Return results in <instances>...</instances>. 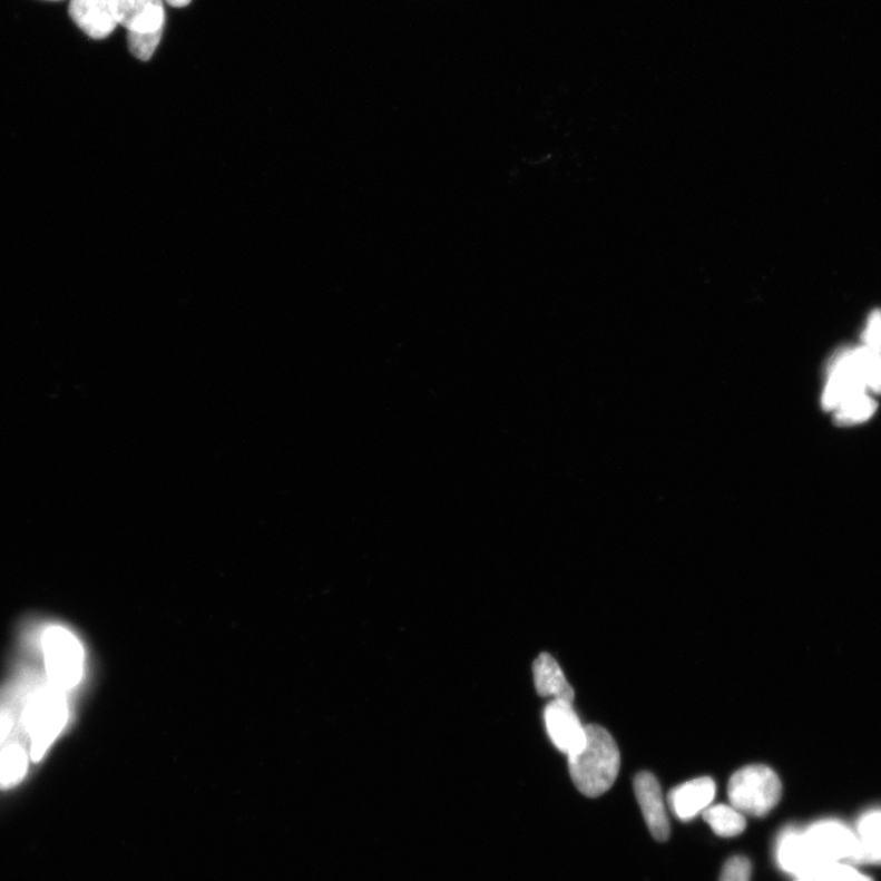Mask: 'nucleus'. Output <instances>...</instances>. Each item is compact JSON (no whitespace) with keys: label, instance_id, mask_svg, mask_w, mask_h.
<instances>
[{"label":"nucleus","instance_id":"nucleus-1","mask_svg":"<svg viewBox=\"0 0 881 881\" xmlns=\"http://www.w3.org/2000/svg\"><path fill=\"white\" fill-rule=\"evenodd\" d=\"M570 777L585 796L595 799L609 791L618 776L620 754L610 732L587 726L585 747L568 756Z\"/></svg>","mask_w":881,"mask_h":881},{"label":"nucleus","instance_id":"nucleus-2","mask_svg":"<svg viewBox=\"0 0 881 881\" xmlns=\"http://www.w3.org/2000/svg\"><path fill=\"white\" fill-rule=\"evenodd\" d=\"M22 722L31 737V760L40 762L69 722L67 693L52 685L37 688L28 698Z\"/></svg>","mask_w":881,"mask_h":881},{"label":"nucleus","instance_id":"nucleus-3","mask_svg":"<svg viewBox=\"0 0 881 881\" xmlns=\"http://www.w3.org/2000/svg\"><path fill=\"white\" fill-rule=\"evenodd\" d=\"M781 794L780 777L765 765L744 766L730 779V804L744 815H767L779 804Z\"/></svg>","mask_w":881,"mask_h":881},{"label":"nucleus","instance_id":"nucleus-4","mask_svg":"<svg viewBox=\"0 0 881 881\" xmlns=\"http://www.w3.org/2000/svg\"><path fill=\"white\" fill-rule=\"evenodd\" d=\"M42 650L49 685L65 693L77 688L85 663L78 637L63 626H49L42 635Z\"/></svg>","mask_w":881,"mask_h":881},{"label":"nucleus","instance_id":"nucleus-5","mask_svg":"<svg viewBox=\"0 0 881 881\" xmlns=\"http://www.w3.org/2000/svg\"><path fill=\"white\" fill-rule=\"evenodd\" d=\"M806 841L823 862L850 861L858 843V834L836 819H823L803 830Z\"/></svg>","mask_w":881,"mask_h":881},{"label":"nucleus","instance_id":"nucleus-6","mask_svg":"<svg viewBox=\"0 0 881 881\" xmlns=\"http://www.w3.org/2000/svg\"><path fill=\"white\" fill-rule=\"evenodd\" d=\"M544 722L554 746L567 756L585 747L587 726L581 724L574 703L552 699L545 707Z\"/></svg>","mask_w":881,"mask_h":881},{"label":"nucleus","instance_id":"nucleus-7","mask_svg":"<svg viewBox=\"0 0 881 881\" xmlns=\"http://www.w3.org/2000/svg\"><path fill=\"white\" fill-rule=\"evenodd\" d=\"M775 859L781 870L796 879H810L818 865L823 863L816 858L803 830L796 826L781 831L776 840Z\"/></svg>","mask_w":881,"mask_h":881},{"label":"nucleus","instance_id":"nucleus-8","mask_svg":"<svg viewBox=\"0 0 881 881\" xmlns=\"http://www.w3.org/2000/svg\"><path fill=\"white\" fill-rule=\"evenodd\" d=\"M635 792L644 821L653 838L662 842L667 841L672 829H669L659 781L652 773H639L635 779Z\"/></svg>","mask_w":881,"mask_h":881},{"label":"nucleus","instance_id":"nucleus-9","mask_svg":"<svg viewBox=\"0 0 881 881\" xmlns=\"http://www.w3.org/2000/svg\"><path fill=\"white\" fill-rule=\"evenodd\" d=\"M116 20L128 32H154L165 29L163 0H110Z\"/></svg>","mask_w":881,"mask_h":881},{"label":"nucleus","instance_id":"nucleus-10","mask_svg":"<svg viewBox=\"0 0 881 881\" xmlns=\"http://www.w3.org/2000/svg\"><path fill=\"white\" fill-rule=\"evenodd\" d=\"M716 784L712 777H698L675 787L668 793V805L682 822L703 814L713 804Z\"/></svg>","mask_w":881,"mask_h":881},{"label":"nucleus","instance_id":"nucleus-11","mask_svg":"<svg viewBox=\"0 0 881 881\" xmlns=\"http://www.w3.org/2000/svg\"><path fill=\"white\" fill-rule=\"evenodd\" d=\"M69 16L94 40H104L117 28L110 0H71Z\"/></svg>","mask_w":881,"mask_h":881},{"label":"nucleus","instance_id":"nucleus-12","mask_svg":"<svg viewBox=\"0 0 881 881\" xmlns=\"http://www.w3.org/2000/svg\"><path fill=\"white\" fill-rule=\"evenodd\" d=\"M532 675L539 696L574 703L575 691L552 655L540 654L532 664Z\"/></svg>","mask_w":881,"mask_h":881},{"label":"nucleus","instance_id":"nucleus-13","mask_svg":"<svg viewBox=\"0 0 881 881\" xmlns=\"http://www.w3.org/2000/svg\"><path fill=\"white\" fill-rule=\"evenodd\" d=\"M704 821L722 838H735L747 828L746 815L731 804H712L703 813Z\"/></svg>","mask_w":881,"mask_h":881},{"label":"nucleus","instance_id":"nucleus-14","mask_svg":"<svg viewBox=\"0 0 881 881\" xmlns=\"http://www.w3.org/2000/svg\"><path fill=\"white\" fill-rule=\"evenodd\" d=\"M30 756L19 743H11L0 752V789L9 790L21 783L28 773Z\"/></svg>","mask_w":881,"mask_h":881},{"label":"nucleus","instance_id":"nucleus-15","mask_svg":"<svg viewBox=\"0 0 881 881\" xmlns=\"http://www.w3.org/2000/svg\"><path fill=\"white\" fill-rule=\"evenodd\" d=\"M878 404L868 392L855 394L843 402L835 411L836 423L841 427H851L870 420Z\"/></svg>","mask_w":881,"mask_h":881},{"label":"nucleus","instance_id":"nucleus-16","mask_svg":"<svg viewBox=\"0 0 881 881\" xmlns=\"http://www.w3.org/2000/svg\"><path fill=\"white\" fill-rule=\"evenodd\" d=\"M851 354L867 392L881 393V352L862 345L851 349Z\"/></svg>","mask_w":881,"mask_h":881},{"label":"nucleus","instance_id":"nucleus-17","mask_svg":"<svg viewBox=\"0 0 881 881\" xmlns=\"http://www.w3.org/2000/svg\"><path fill=\"white\" fill-rule=\"evenodd\" d=\"M812 881H873L852 865L842 862H823L809 879Z\"/></svg>","mask_w":881,"mask_h":881},{"label":"nucleus","instance_id":"nucleus-18","mask_svg":"<svg viewBox=\"0 0 881 881\" xmlns=\"http://www.w3.org/2000/svg\"><path fill=\"white\" fill-rule=\"evenodd\" d=\"M164 30L154 32H128V45L130 52L136 58L147 61L154 56L160 39H163Z\"/></svg>","mask_w":881,"mask_h":881},{"label":"nucleus","instance_id":"nucleus-19","mask_svg":"<svg viewBox=\"0 0 881 881\" xmlns=\"http://www.w3.org/2000/svg\"><path fill=\"white\" fill-rule=\"evenodd\" d=\"M850 861L858 864H881V841L859 836Z\"/></svg>","mask_w":881,"mask_h":881},{"label":"nucleus","instance_id":"nucleus-20","mask_svg":"<svg viewBox=\"0 0 881 881\" xmlns=\"http://www.w3.org/2000/svg\"><path fill=\"white\" fill-rule=\"evenodd\" d=\"M751 861L743 855H735L725 863L718 881H751Z\"/></svg>","mask_w":881,"mask_h":881},{"label":"nucleus","instance_id":"nucleus-21","mask_svg":"<svg viewBox=\"0 0 881 881\" xmlns=\"http://www.w3.org/2000/svg\"><path fill=\"white\" fill-rule=\"evenodd\" d=\"M858 835L881 841V806L867 811L860 816Z\"/></svg>","mask_w":881,"mask_h":881},{"label":"nucleus","instance_id":"nucleus-22","mask_svg":"<svg viewBox=\"0 0 881 881\" xmlns=\"http://www.w3.org/2000/svg\"><path fill=\"white\" fill-rule=\"evenodd\" d=\"M862 340L868 349L881 352V310H874L868 317Z\"/></svg>","mask_w":881,"mask_h":881},{"label":"nucleus","instance_id":"nucleus-23","mask_svg":"<svg viewBox=\"0 0 881 881\" xmlns=\"http://www.w3.org/2000/svg\"><path fill=\"white\" fill-rule=\"evenodd\" d=\"M14 727V715L6 707H0V744H2Z\"/></svg>","mask_w":881,"mask_h":881},{"label":"nucleus","instance_id":"nucleus-24","mask_svg":"<svg viewBox=\"0 0 881 881\" xmlns=\"http://www.w3.org/2000/svg\"><path fill=\"white\" fill-rule=\"evenodd\" d=\"M167 3L175 8H184L192 3V0H167Z\"/></svg>","mask_w":881,"mask_h":881},{"label":"nucleus","instance_id":"nucleus-25","mask_svg":"<svg viewBox=\"0 0 881 881\" xmlns=\"http://www.w3.org/2000/svg\"><path fill=\"white\" fill-rule=\"evenodd\" d=\"M796 881H812V880H809V879H796Z\"/></svg>","mask_w":881,"mask_h":881}]
</instances>
